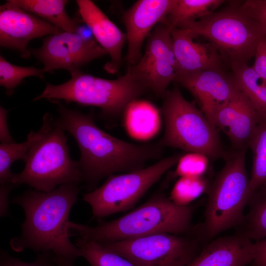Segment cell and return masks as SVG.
<instances>
[{
  "instance_id": "36",
  "label": "cell",
  "mask_w": 266,
  "mask_h": 266,
  "mask_svg": "<svg viewBox=\"0 0 266 266\" xmlns=\"http://www.w3.org/2000/svg\"><path fill=\"white\" fill-rule=\"evenodd\" d=\"M14 188L12 185H0V215L1 217L9 216L8 207L9 195Z\"/></svg>"
},
{
  "instance_id": "7",
  "label": "cell",
  "mask_w": 266,
  "mask_h": 266,
  "mask_svg": "<svg viewBox=\"0 0 266 266\" xmlns=\"http://www.w3.org/2000/svg\"><path fill=\"white\" fill-rule=\"evenodd\" d=\"M231 1L223 9L186 24L185 30L193 38L202 37L213 44L224 63L247 62L254 57L266 33L259 23Z\"/></svg>"
},
{
  "instance_id": "4",
  "label": "cell",
  "mask_w": 266,
  "mask_h": 266,
  "mask_svg": "<svg viewBox=\"0 0 266 266\" xmlns=\"http://www.w3.org/2000/svg\"><path fill=\"white\" fill-rule=\"evenodd\" d=\"M65 132L50 113L45 114L24 169L16 173L15 187L26 184L38 191L49 192L64 184L82 182L78 161L69 154Z\"/></svg>"
},
{
  "instance_id": "20",
  "label": "cell",
  "mask_w": 266,
  "mask_h": 266,
  "mask_svg": "<svg viewBox=\"0 0 266 266\" xmlns=\"http://www.w3.org/2000/svg\"><path fill=\"white\" fill-rule=\"evenodd\" d=\"M124 115V122L128 133L133 137L147 139L158 132L160 118L158 109L145 100H136L127 108Z\"/></svg>"
},
{
  "instance_id": "16",
  "label": "cell",
  "mask_w": 266,
  "mask_h": 266,
  "mask_svg": "<svg viewBox=\"0 0 266 266\" xmlns=\"http://www.w3.org/2000/svg\"><path fill=\"white\" fill-rule=\"evenodd\" d=\"M260 118V114L236 86L229 101L216 114L213 125L227 135L234 149H246Z\"/></svg>"
},
{
  "instance_id": "2",
  "label": "cell",
  "mask_w": 266,
  "mask_h": 266,
  "mask_svg": "<svg viewBox=\"0 0 266 266\" xmlns=\"http://www.w3.org/2000/svg\"><path fill=\"white\" fill-rule=\"evenodd\" d=\"M80 184L70 183L49 192L29 190L15 197L12 202L23 209L25 219L21 233L10 241L11 249L20 252L29 249L73 263L82 257L70 241L69 215L81 190Z\"/></svg>"
},
{
  "instance_id": "9",
  "label": "cell",
  "mask_w": 266,
  "mask_h": 266,
  "mask_svg": "<svg viewBox=\"0 0 266 266\" xmlns=\"http://www.w3.org/2000/svg\"><path fill=\"white\" fill-rule=\"evenodd\" d=\"M182 154L162 159L147 167L111 175L99 188L85 193L83 200L91 207L93 218L100 219L133 207L173 166Z\"/></svg>"
},
{
  "instance_id": "37",
  "label": "cell",
  "mask_w": 266,
  "mask_h": 266,
  "mask_svg": "<svg viewBox=\"0 0 266 266\" xmlns=\"http://www.w3.org/2000/svg\"><path fill=\"white\" fill-rule=\"evenodd\" d=\"M53 259L57 266H74L73 263L66 261L59 257L53 255Z\"/></svg>"
},
{
  "instance_id": "25",
  "label": "cell",
  "mask_w": 266,
  "mask_h": 266,
  "mask_svg": "<svg viewBox=\"0 0 266 266\" xmlns=\"http://www.w3.org/2000/svg\"><path fill=\"white\" fill-rule=\"evenodd\" d=\"M248 204L249 209L240 233L256 242L266 237V184L253 192Z\"/></svg>"
},
{
  "instance_id": "19",
  "label": "cell",
  "mask_w": 266,
  "mask_h": 266,
  "mask_svg": "<svg viewBox=\"0 0 266 266\" xmlns=\"http://www.w3.org/2000/svg\"><path fill=\"white\" fill-rule=\"evenodd\" d=\"M254 254V243L238 233L213 240L186 266H248Z\"/></svg>"
},
{
  "instance_id": "30",
  "label": "cell",
  "mask_w": 266,
  "mask_h": 266,
  "mask_svg": "<svg viewBox=\"0 0 266 266\" xmlns=\"http://www.w3.org/2000/svg\"><path fill=\"white\" fill-rule=\"evenodd\" d=\"M209 159L198 152H187L179 158L171 176L200 177L204 176L209 166Z\"/></svg>"
},
{
  "instance_id": "32",
  "label": "cell",
  "mask_w": 266,
  "mask_h": 266,
  "mask_svg": "<svg viewBox=\"0 0 266 266\" xmlns=\"http://www.w3.org/2000/svg\"><path fill=\"white\" fill-rule=\"evenodd\" d=\"M239 6L250 16L257 21L266 33V0H247Z\"/></svg>"
},
{
  "instance_id": "5",
  "label": "cell",
  "mask_w": 266,
  "mask_h": 266,
  "mask_svg": "<svg viewBox=\"0 0 266 266\" xmlns=\"http://www.w3.org/2000/svg\"><path fill=\"white\" fill-rule=\"evenodd\" d=\"M71 78L59 85L46 83L41 94L33 100L42 99L74 102L81 106H96L104 118L123 115L129 106L148 90L128 68L124 75L106 79L92 75L80 69L70 72Z\"/></svg>"
},
{
  "instance_id": "22",
  "label": "cell",
  "mask_w": 266,
  "mask_h": 266,
  "mask_svg": "<svg viewBox=\"0 0 266 266\" xmlns=\"http://www.w3.org/2000/svg\"><path fill=\"white\" fill-rule=\"evenodd\" d=\"M230 66L238 89L261 115L266 116V80L246 63L235 62Z\"/></svg>"
},
{
  "instance_id": "31",
  "label": "cell",
  "mask_w": 266,
  "mask_h": 266,
  "mask_svg": "<svg viewBox=\"0 0 266 266\" xmlns=\"http://www.w3.org/2000/svg\"><path fill=\"white\" fill-rule=\"evenodd\" d=\"M52 256L51 252H39L33 261L26 262L2 250L0 252V266H57Z\"/></svg>"
},
{
  "instance_id": "6",
  "label": "cell",
  "mask_w": 266,
  "mask_h": 266,
  "mask_svg": "<svg viewBox=\"0 0 266 266\" xmlns=\"http://www.w3.org/2000/svg\"><path fill=\"white\" fill-rule=\"evenodd\" d=\"M246 149H234L207 191L204 221L199 234L210 240L223 231L240 226L252 194L245 165Z\"/></svg>"
},
{
  "instance_id": "12",
  "label": "cell",
  "mask_w": 266,
  "mask_h": 266,
  "mask_svg": "<svg viewBox=\"0 0 266 266\" xmlns=\"http://www.w3.org/2000/svg\"><path fill=\"white\" fill-rule=\"evenodd\" d=\"M30 51L43 65L45 72L57 69L71 72L106 54L95 38L86 39L65 31L48 35L40 47Z\"/></svg>"
},
{
  "instance_id": "15",
  "label": "cell",
  "mask_w": 266,
  "mask_h": 266,
  "mask_svg": "<svg viewBox=\"0 0 266 266\" xmlns=\"http://www.w3.org/2000/svg\"><path fill=\"white\" fill-rule=\"evenodd\" d=\"M177 0H139L124 12L122 19L126 30L128 66L139 61L144 40L152 29L164 20Z\"/></svg>"
},
{
  "instance_id": "35",
  "label": "cell",
  "mask_w": 266,
  "mask_h": 266,
  "mask_svg": "<svg viewBox=\"0 0 266 266\" xmlns=\"http://www.w3.org/2000/svg\"><path fill=\"white\" fill-rule=\"evenodd\" d=\"M8 110L0 106V140L1 143H9L15 142L8 130L7 115Z\"/></svg>"
},
{
  "instance_id": "26",
  "label": "cell",
  "mask_w": 266,
  "mask_h": 266,
  "mask_svg": "<svg viewBox=\"0 0 266 266\" xmlns=\"http://www.w3.org/2000/svg\"><path fill=\"white\" fill-rule=\"evenodd\" d=\"M37 135V132L31 131L24 142L17 143H0V184L12 185L16 173L11 171L12 165L22 160L25 163L32 142Z\"/></svg>"
},
{
  "instance_id": "8",
  "label": "cell",
  "mask_w": 266,
  "mask_h": 266,
  "mask_svg": "<svg viewBox=\"0 0 266 266\" xmlns=\"http://www.w3.org/2000/svg\"><path fill=\"white\" fill-rule=\"evenodd\" d=\"M163 99L161 111L165 130L158 141L163 147L200 153L209 159L225 156L219 130L195 102L184 98L177 83L166 92Z\"/></svg>"
},
{
  "instance_id": "1",
  "label": "cell",
  "mask_w": 266,
  "mask_h": 266,
  "mask_svg": "<svg viewBox=\"0 0 266 266\" xmlns=\"http://www.w3.org/2000/svg\"><path fill=\"white\" fill-rule=\"evenodd\" d=\"M57 125L75 139L80 151L78 161L87 190L95 189L103 178L112 174L145 167L149 161L161 157L163 147L159 143L135 144L116 138L98 127L93 111L83 114L65 106L58 100Z\"/></svg>"
},
{
  "instance_id": "34",
  "label": "cell",
  "mask_w": 266,
  "mask_h": 266,
  "mask_svg": "<svg viewBox=\"0 0 266 266\" xmlns=\"http://www.w3.org/2000/svg\"><path fill=\"white\" fill-rule=\"evenodd\" d=\"M254 254L251 266H266V237L254 243Z\"/></svg>"
},
{
  "instance_id": "17",
  "label": "cell",
  "mask_w": 266,
  "mask_h": 266,
  "mask_svg": "<svg viewBox=\"0 0 266 266\" xmlns=\"http://www.w3.org/2000/svg\"><path fill=\"white\" fill-rule=\"evenodd\" d=\"M76 2L82 21L90 29L94 38L110 57L104 66L109 73H115L122 63V50L127 35L90 0H77Z\"/></svg>"
},
{
  "instance_id": "14",
  "label": "cell",
  "mask_w": 266,
  "mask_h": 266,
  "mask_svg": "<svg viewBox=\"0 0 266 266\" xmlns=\"http://www.w3.org/2000/svg\"><path fill=\"white\" fill-rule=\"evenodd\" d=\"M174 82L190 92L212 125L216 114L229 101L236 87L232 74L219 70L177 75Z\"/></svg>"
},
{
  "instance_id": "10",
  "label": "cell",
  "mask_w": 266,
  "mask_h": 266,
  "mask_svg": "<svg viewBox=\"0 0 266 266\" xmlns=\"http://www.w3.org/2000/svg\"><path fill=\"white\" fill-rule=\"evenodd\" d=\"M100 243L136 266H186L200 253L196 239L169 233Z\"/></svg>"
},
{
  "instance_id": "27",
  "label": "cell",
  "mask_w": 266,
  "mask_h": 266,
  "mask_svg": "<svg viewBox=\"0 0 266 266\" xmlns=\"http://www.w3.org/2000/svg\"><path fill=\"white\" fill-rule=\"evenodd\" d=\"M75 244L90 266H136L126 258L104 248L100 243L79 236Z\"/></svg>"
},
{
  "instance_id": "13",
  "label": "cell",
  "mask_w": 266,
  "mask_h": 266,
  "mask_svg": "<svg viewBox=\"0 0 266 266\" xmlns=\"http://www.w3.org/2000/svg\"><path fill=\"white\" fill-rule=\"evenodd\" d=\"M62 31L10 0L0 6V46L16 50L23 58L31 56L28 45L32 39Z\"/></svg>"
},
{
  "instance_id": "33",
  "label": "cell",
  "mask_w": 266,
  "mask_h": 266,
  "mask_svg": "<svg viewBox=\"0 0 266 266\" xmlns=\"http://www.w3.org/2000/svg\"><path fill=\"white\" fill-rule=\"evenodd\" d=\"M254 57V63L252 68L260 76L266 80V36L258 44Z\"/></svg>"
},
{
  "instance_id": "18",
  "label": "cell",
  "mask_w": 266,
  "mask_h": 266,
  "mask_svg": "<svg viewBox=\"0 0 266 266\" xmlns=\"http://www.w3.org/2000/svg\"><path fill=\"white\" fill-rule=\"evenodd\" d=\"M176 62L177 75L193 72L212 70L224 71V63L211 43L197 42L185 30H171Z\"/></svg>"
},
{
  "instance_id": "23",
  "label": "cell",
  "mask_w": 266,
  "mask_h": 266,
  "mask_svg": "<svg viewBox=\"0 0 266 266\" xmlns=\"http://www.w3.org/2000/svg\"><path fill=\"white\" fill-rule=\"evenodd\" d=\"M225 2L223 0H177L164 22L170 30L209 15Z\"/></svg>"
},
{
  "instance_id": "29",
  "label": "cell",
  "mask_w": 266,
  "mask_h": 266,
  "mask_svg": "<svg viewBox=\"0 0 266 266\" xmlns=\"http://www.w3.org/2000/svg\"><path fill=\"white\" fill-rule=\"evenodd\" d=\"M45 73L43 68L21 66L8 62L0 56V85L4 87L7 95H11L14 89L26 77L36 76L42 79Z\"/></svg>"
},
{
  "instance_id": "21",
  "label": "cell",
  "mask_w": 266,
  "mask_h": 266,
  "mask_svg": "<svg viewBox=\"0 0 266 266\" xmlns=\"http://www.w3.org/2000/svg\"><path fill=\"white\" fill-rule=\"evenodd\" d=\"M23 9L48 22L55 27L71 33H77L79 21L66 12V0H10Z\"/></svg>"
},
{
  "instance_id": "3",
  "label": "cell",
  "mask_w": 266,
  "mask_h": 266,
  "mask_svg": "<svg viewBox=\"0 0 266 266\" xmlns=\"http://www.w3.org/2000/svg\"><path fill=\"white\" fill-rule=\"evenodd\" d=\"M194 207L179 206L163 194L155 195L131 212L115 220L90 226L70 222L69 230L99 243L113 242L158 233L183 235L191 229Z\"/></svg>"
},
{
  "instance_id": "24",
  "label": "cell",
  "mask_w": 266,
  "mask_h": 266,
  "mask_svg": "<svg viewBox=\"0 0 266 266\" xmlns=\"http://www.w3.org/2000/svg\"><path fill=\"white\" fill-rule=\"evenodd\" d=\"M248 146L253 156L250 177V187L253 194L258 188L266 184V116L260 115Z\"/></svg>"
},
{
  "instance_id": "11",
  "label": "cell",
  "mask_w": 266,
  "mask_h": 266,
  "mask_svg": "<svg viewBox=\"0 0 266 266\" xmlns=\"http://www.w3.org/2000/svg\"><path fill=\"white\" fill-rule=\"evenodd\" d=\"M148 37L144 54L128 68L148 90L163 98L177 76L171 30L160 22Z\"/></svg>"
},
{
  "instance_id": "28",
  "label": "cell",
  "mask_w": 266,
  "mask_h": 266,
  "mask_svg": "<svg viewBox=\"0 0 266 266\" xmlns=\"http://www.w3.org/2000/svg\"><path fill=\"white\" fill-rule=\"evenodd\" d=\"M210 185L204 176L180 177L173 185L169 199L177 205L187 206L207 192Z\"/></svg>"
}]
</instances>
